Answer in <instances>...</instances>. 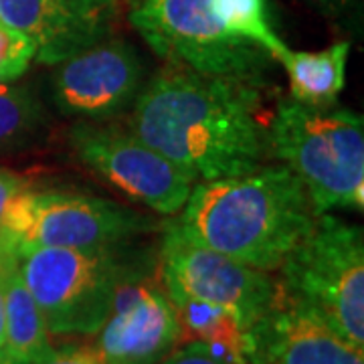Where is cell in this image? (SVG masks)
Listing matches in <instances>:
<instances>
[{
  "label": "cell",
  "mask_w": 364,
  "mask_h": 364,
  "mask_svg": "<svg viewBox=\"0 0 364 364\" xmlns=\"http://www.w3.org/2000/svg\"><path fill=\"white\" fill-rule=\"evenodd\" d=\"M134 104L132 132L196 182L253 172L272 148L253 83L168 65Z\"/></svg>",
  "instance_id": "6da1fadb"
},
{
  "label": "cell",
  "mask_w": 364,
  "mask_h": 364,
  "mask_svg": "<svg viewBox=\"0 0 364 364\" xmlns=\"http://www.w3.org/2000/svg\"><path fill=\"white\" fill-rule=\"evenodd\" d=\"M181 213L174 225L186 239L261 272L279 269L316 219L287 166L195 182Z\"/></svg>",
  "instance_id": "7a4b0ae2"
},
{
  "label": "cell",
  "mask_w": 364,
  "mask_h": 364,
  "mask_svg": "<svg viewBox=\"0 0 364 364\" xmlns=\"http://www.w3.org/2000/svg\"><path fill=\"white\" fill-rule=\"evenodd\" d=\"M269 144L298 176L314 213L364 207V122L346 107L277 104Z\"/></svg>",
  "instance_id": "3957f363"
},
{
  "label": "cell",
  "mask_w": 364,
  "mask_h": 364,
  "mask_svg": "<svg viewBox=\"0 0 364 364\" xmlns=\"http://www.w3.org/2000/svg\"><path fill=\"white\" fill-rule=\"evenodd\" d=\"M277 291L318 316L364 350L363 229L332 215H316L310 231L287 253Z\"/></svg>",
  "instance_id": "277c9868"
},
{
  "label": "cell",
  "mask_w": 364,
  "mask_h": 364,
  "mask_svg": "<svg viewBox=\"0 0 364 364\" xmlns=\"http://www.w3.org/2000/svg\"><path fill=\"white\" fill-rule=\"evenodd\" d=\"M55 336H91L114 308L126 267L112 247H37L13 255Z\"/></svg>",
  "instance_id": "5b68a950"
},
{
  "label": "cell",
  "mask_w": 364,
  "mask_h": 364,
  "mask_svg": "<svg viewBox=\"0 0 364 364\" xmlns=\"http://www.w3.org/2000/svg\"><path fill=\"white\" fill-rule=\"evenodd\" d=\"M152 227L148 217L100 196L25 188L0 219V249L14 255L37 247H116Z\"/></svg>",
  "instance_id": "8992f818"
},
{
  "label": "cell",
  "mask_w": 364,
  "mask_h": 364,
  "mask_svg": "<svg viewBox=\"0 0 364 364\" xmlns=\"http://www.w3.org/2000/svg\"><path fill=\"white\" fill-rule=\"evenodd\" d=\"M132 25L168 65L261 85L269 55L223 31L210 0H136Z\"/></svg>",
  "instance_id": "52a82bcc"
},
{
  "label": "cell",
  "mask_w": 364,
  "mask_h": 364,
  "mask_svg": "<svg viewBox=\"0 0 364 364\" xmlns=\"http://www.w3.org/2000/svg\"><path fill=\"white\" fill-rule=\"evenodd\" d=\"M160 263L170 299L186 298L221 308L245 330L272 310L277 296V286L267 272L198 245L186 239L174 223L166 225Z\"/></svg>",
  "instance_id": "ba28073f"
},
{
  "label": "cell",
  "mask_w": 364,
  "mask_h": 364,
  "mask_svg": "<svg viewBox=\"0 0 364 364\" xmlns=\"http://www.w3.org/2000/svg\"><path fill=\"white\" fill-rule=\"evenodd\" d=\"M71 144L87 168L158 215L181 213L196 182L132 130L81 122L71 130Z\"/></svg>",
  "instance_id": "9c48e42d"
},
{
  "label": "cell",
  "mask_w": 364,
  "mask_h": 364,
  "mask_svg": "<svg viewBox=\"0 0 364 364\" xmlns=\"http://www.w3.org/2000/svg\"><path fill=\"white\" fill-rule=\"evenodd\" d=\"M55 67L53 102L67 116L114 117L128 109L144 87L142 59L126 41H100Z\"/></svg>",
  "instance_id": "30bf717a"
},
{
  "label": "cell",
  "mask_w": 364,
  "mask_h": 364,
  "mask_svg": "<svg viewBox=\"0 0 364 364\" xmlns=\"http://www.w3.org/2000/svg\"><path fill=\"white\" fill-rule=\"evenodd\" d=\"M104 364H158L182 340L181 322L166 289L156 284L119 286L114 308L95 332Z\"/></svg>",
  "instance_id": "8fae6325"
},
{
  "label": "cell",
  "mask_w": 364,
  "mask_h": 364,
  "mask_svg": "<svg viewBox=\"0 0 364 364\" xmlns=\"http://www.w3.org/2000/svg\"><path fill=\"white\" fill-rule=\"evenodd\" d=\"M117 0H0V23L35 47V59L55 67L109 37Z\"/></svg>",
  "instance_id": "7c38bea8"
},
{
  "label": "cell",
  "mask_w": 364,
  "mask_h": 364,
  "mask_svg": "<svg viewBox=\"0 0 364 364\" xmlns=\"http://www.w3.org/2000/svg\"><path fill=\"white\" fill-rule=\"evenodd\" d=\"M251 334L253 350L247 364H364L363 348L279 291Z\"/></svg>",
  "instance_id": "4fadbf2b"
},
{
  "label": "cell",
  "mask_w": 364,
  "mask_h": 364,
  "mask_svg": "<svg viewBox=\"0 0 364 364\" xmlns=\"http://www.w3.org/2000/svg\"><path fill=\"white\" fill-rule=\"evenodd\" d=\"M348 53V41H338L322 51L287 49L277 61L286 69L291 100L312 107L336 105L346 83Z\"/></svg>",
  "instance_id": "5bb4252c"
},
{
  "label": "cell",
  "mask_w": 364,
  "mask_h": 364,
  "mask_svg": "<svg viewBox=\"0 0 364 364\" xmlns=\"http://www.w3.org/2000/svg\"><path fill=\"white\" fill-rule=\"evenodd\" d=\"M49 350L45 318L13 261L4 282V364H37Z\"/></svg>",
  "instance_id": "9a60e30c"
},
{
  "label": "cell",
  "mask_w": 364,
  "mask_h": 364,
  "mask_svg": "<svg viewBox=\"0 0 364 364\" xmlns=\"http://www.w3.org/2000/svg\"><path fill=\"white\" fill-rule=\"evenodd\" d=\"M210 6L229 37L259 47L275 61L289 49L269 25L267 0H210Z\"/></svg>",
  "instance_id": "2e32d148"
},
{
  "label": "cell",
  "mask_w": 364,
  "mask_h": 364,
  "mask_svg": "<svg viewBox=\"0 0 364 364\" xmlns=\"http://www.w3.org/2000/svg\"><path fill=\"white\" fill-rule=\"evenodd\" d=\"M45 122V109L33 91L0 83V152H14L35 142Z\"/></svg>",
  "instance_id": "e0dca14e"
},
{
  "label": "cell",
  "mask_w": 364,
  "mask_h": 364,
  "mask_svg": "<svg viewBox=\"0 0 364 364\" xmlns=\"http://www.w3.org/2000/svg\"><path fill=\"white\" fill-rule=\"evenodd\" d=\"M33 59V43L18 31L0 23V75H4L6 81H14L25 73Z\"/></svg>",
  "instance_id": "ac0fdd59"
},
{
  "label": "cell",
  "mask_w": 364,
  "mask_h": 364,
  "mask_svg": "<svg viewBox=\"0 0 364 364\" xmlns=\"http://www.w3.org/2000/svg\"><path fill=\"white\" fill-rule=\"evenodd\" d=\"M158 364H235L229 363L227 358H223L221 354L213 350L205 342L193 340L186 346H182L178 350H172L166 354Z\"/></svg>",
  "instance_id": "d6986e66"
},
{
  "label": "cell",
  "mask_w": 364,
  "mask_h": 364,
  "mask_svg": "<svg viewBox=\"0 0 364 364\" xmlns=\"http://www.w3.org/2000/svg\"><path fill=\"white\" fill-rule=\"evenodd\" d=\"M37 364H104V360L93 344H85V346H65L59 350L51 348L49 354L41 358Z\"/></svg>",
  "instance_id": "ffe728a7"
},
{
  "label": "cell",
  "mask_w": 364,
  "mask_h": 364,
  "mask_svg": "<svg viewBox=\"0 0 364 364\" xmlns=\"http://www.w3.org/2000/svg\"><path fill=\"white\" fill-rule=\"evenodd\" d=\"M28 188V181L21 174H14L11 170L0 168V219L6 207L11 205L14 196Z\"/></svg>",
  "instance_id": "44dd1931"
},
{
  "label": "cell",
  "mask_w": 364,
  "mask_h": 364,
  "mask_svg": "<svg viewBox=\"0 0 364 364\" xmlns=\"http://www.w3.org/2000/svg\"><path fill=\"white\" fill-rule=\"evenodd\" d=\"M308 2L328 16H340L358 4V0H308Z\"/></svg>",
  "instance_id": "7402d4cb"
},
{
  "label": "cell",
  "mask_w": 364,
  "mask_h": 364,
  "mask_svg": "<svg viewBox=\"0 0 364 364\" xmlns=\"http://www.w3.org/2000/svg\"><path fill=\"white\" fill-rule=\"evenodd\" d=\"M0 83H9V81L4 79V75H0Z\"/></svg>",
  "instance_id": "603a6c76"
},
{
  "label": "cell",
  "mask_w": 364,
  "mask_h": 364,
  "mask_svg": "<svg viewBox=\"0 0 364 364\" xmlns=\"http://www.w3.org/2000/svg\"><path fill=\"white\" fill-rule=\"evenodd\" d=\"M0 364H4V358H2V354H0Z\"/></svg>",
  "instance_id": "cb8c5ba5"
}]
</instances>
